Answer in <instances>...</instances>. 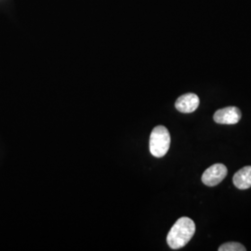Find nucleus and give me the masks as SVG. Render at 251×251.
Returning a JSON list of instances; mask_svg holds the SVG:
<instances>
[{"instance_id":"1","label":"nucleus","mask_w":251,"mask_h":251,"mask_svg":"<svg viewBox=\"0 0 251 251\" xmlns=\"http://www.w3.org/2000/svg\"><path fill=\"white\" fill-rule=\"evenodd\" d=\"M196 233V225L188 217H181L168 233L167 242L172 250H179L188 244Z\"/></svg>"},{"instance_id":"2","label":"nucleus","mask_w":251,"mask_h":251,"mask_svg":"<svg viewBox=\"0 0 251 251\" xmlns=\"http://www.w3.org/2000/svg\"><path fill=\"white\" fill-rule=\"evenodd\" d=\"M171 146V135L164 126H157L150 136V152L155 157L164 156Z\"/></svg>"},{"instance_id":"3","label":"nucleus","mask_w":251,"mask_h":251,"mask_svg":"<svg viewBox=\"0 0 251 251\" xmlns=\"http://www.w3.org/2000/svg\"><path fill=\"white\" fill-rule=\"evenodd\" d=\"M227 173V168L224 164H214L203 173L202 181L206 186L213 187L225 179Z\"/></svg>"},{"instance_id":"4","label":"nucleus","mask_w":251,"mask_h":251,"mask_svg":"<svg viewBox=\"0 0 251 251\" xmlns=\"http://www.w3.org/2000/svg\"><path fill=\"white\" fill-rule=\"evenodd\" d=\"M241 117L242 113L238 108L235 106H229L216 111L213 119L218 124L234 125L239 122Z\"/></svg>"},{"instance_id":"5","label":"nucleus","mask_w":251,"mask_h":251,"mask_svg":"<svg viewBox=\"0 0 251 251\" xmlns=\"http://www.w3.org/2000/svg\"><path fill=\"white\" fill-rule=\"evenodd\" d=\"M199 103L200 100L197 94L187 93L178 98L175 103V107L180 113L190 114L198 109Z\"/></svg>"},{"instance_id":"6","label":"nucleus","mask_w":251,"mask_h":251,"mask_svg":"<svg viewBox=\"0 0 251 251\" xmlns=\"http://www.w3.org/2000/svg\"><path fill=\"white\" fill-rule=\"evenodd\" d=\"M233 184L236 188L240 190L251 187V166L244 167L240 171L233 175Z\"/></svg>"},{"instance_id":"7","label":"nucleus","mask_w":251,"mask_h":251,"mask_svg":"<svg viewBox=\"0 0 251 251\" xmlns=\"http://www.w3.org/2000/svg\"><path fill=\"white\" fill-rule=\"evenodd\" d=\"M246 248L240 243H225L219 248V251H246Z\"/></svg>"}]
</instances>
